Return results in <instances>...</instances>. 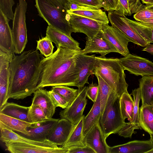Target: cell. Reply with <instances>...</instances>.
Listing matches in <instances>:
<instances>
[{"label": "cell", "mask_w": 153, "mask_h": 153, "mask_svg": "<svg viewBox=\"0 0 153 153\" xmlns=\"http://www.w3.org/2000/svg\"><path fill=\"white\" fill-rule=\"evenodd\" d=\"M43 57L37 49L14 56L10 65L8 99H23L37 90Z\"/></svg>", "instance_id": "cell-1"}, {"label": "cell", "mask_w": 153, "mask_h": 153, "mask_svg": "<svg viewBox=\"0 0 153 153\" xmlns=\"http://www.w3.org/2000/svg\"><path fill=\"white\" fill-rule=\"evenodd\" d=\"M81 51L60 47L50 56L43 57L37 89L58 85L77 87L78 71L76 61Z\"/></svg>", "instance_id": "cell-2"}, {"label": "cell", "mask_w": 153, "mask_h": 153, "mask_svg": "<svg viewBox=\"0 0 153 153\" xmlns=\"http://www.w3.org/2000/svg\"><path fill=\"white\" fill-rule=\"evenodd\" d=\"M95 58L92 74L100 76L120 97L124 93L128 92V85L119 59L101 56H95Z\"/></svg>", "instance_id": "cell-3"}, {"label": "cell", "mask_w": 153, "mask_h": 153, "mask_svg": "<svg viewBox=\"0 0 153 153\" xmlns=\"http://www.w3.org/2000/svg\"><path fill=\"white\" fill-rule=\"evenodd\" d=\"M99 123L105 137L118 133L126 123L123 117L120 106V97L114 91L109 96Z\"/></svg>", "instance_id": "cell-4"}, {"label": "cell", "mask_w": 153, "mask_h": 153, "mask_svg": "<svg viewBox=\"0 0 153 153\" xmlns=\"http://www.w3.org/2000/svg\"><path fill=\"white\" fill-rule=\"evenodd\" d=\"M35 6L39 15L50 26L71 36L70 14L65 9L57 7L47 0H35Z\"/></svg>", "instance_id": "cell-5"}, {"label": "cell", "mask_w": 153, "mask_h": 153, "mask_svg": "<svg viewBox=\"0 0 153 153\" xmlns=\"http://www.w3.org/2000/svg\"><path fill=\"white\" fill-rule=\"evenodd\" d=\"M27 8L26 0H19L14 13L12 30L16 54H20L23 52L27 42L26 23Z\"/></svg>", "instance_id": "cell-6"}, {"label": "cell", "mask_w": 153, "mask_h": 153, "mask_svg": "<svg viewBox=\"0 0 153 153\" xmlns=\"http://www.w3.org/2000/svg\"><path fill=\"white\" fill-rule=\"evenodd\" d=\"M123 69L136 76H153V62L129 53L119 59Z\"/></svg>", "instance_id": "cell-7"}, {"label": "cell", "mask_w": 153, "mask_h": 153, "mask_svg": "<svg viewBox=\"0 0 153 153\" xmlns=\"http://www.w3.org/2000/svg\"><path fill=\"white\" fill-rule=\"evenodd\" d=\"M88 86L78 89L77 95L72 102L59 112L61 118L65 119L74 125L77 124L83 117V112L87 104L86 93Z\"/></svg>", "instance_id": "cell-8"}, {"label": "cell", "mask_w": 153, "mask_h": 153, "mask_svg": "<svg viewBox=\"0 0 153 153\" xmlns=\"http://www.w3.org/2000/svg\"><path fill=\"white\" fill-rule=\"evenodd\" d=\"M70 14V23L72 32L83 33L89 38L97 35L105 25L81 16Z\"/></svg>", "instance_id": "cell-9"}, {"label": "cell", "mask_w": 153, "mask_h": 153, "mask_svg": "<svg viewBox=\"0 0 153 153\" xmlns=\"http://www.w3.org/2000/svg\"><path fill=\"white\" fill-rule=\"evenodd\" d=\"M124 15L115 11L108 12V17L111 26L120 30L130 41L142 47L149 44L136 32L124 18Z\"/></svg>", "instance_id": "cell-10"}, {"label": "cell", "mask_w": 153, "mask_h": 153, "mask_svg": "<svg viewBox=\"0 0 153 153\" xmlns=\"http://www.w3.org/2000/svg\"><path fill=\"white\" fill-rule=\"evenodd\" d=\"M13 57L0 51V109L7 102L10 62Z\"/></svg>", "instance_id": "cell-11"}, {"label": "cell", "mask_w": 153, "mask_h": 153, "mask_svg": "<svg viewBox=\"0 0 153 153\" xmlns=\"http://www.w3.org/2000/svg\"><path fill=\"white\" fill-rule=\"evenodd\" d=\"M100 33L114 45L122 55L124 57L130 53L128 47L130 41L119 30L108 25H104Z\"/></svg>", "instance_id": "cell-12"}, {"label": "cell", "mask_w": 153, "mask_h": 153, "mask_svg": "<svg viewBox=\"0 0 153 153\" xmlns=\"http://www.w3.org/2000/svg\"><path fill=\"white\" fill-rule=\"evenodd\" d=\"M7 150L11 153H67L69 149L53 148L19 142L5 143Z\"/></svg>", "instance_id": "cell-13"}, {"label": "cell", "mask_w": 153, "mask_h": 153, "mask_svg": "<svg viewBox=\"0 0 153 153\" xmlns=\"http://www.w3.org/2000/svg\"><path fill=\"white\" fill-rule=\"evenodd\" d=\"M100 32L93 38L86 37V45L84 49L81 50V53H95L100 54L102 56H105L111 52L118 53L114 45L102 36Z\"/></svg>", "instance_id": "cell-14"}, {"label": "cell", "mask_w": 153, "mask_h": 153, "mask_svg": "<svg viewBox=\"0 0 153 153\" xmlns=\"http://www.w3.org/2000/svg\"><path fill=\"white\" fill-rule=\"evenodd\" d=\"M95 55H91L81 53L78 55L76 65L78 71L77 87L79 89L83 88L86 83L89 84L88 78L94 68L96 61Z\"/></svg>", "instance_id": "cell-15"}, {"label": "cell", "mask_w": 153, "mask_h": 153, "mask_svg": "<svg viewBox=\"0 0 153 153\" xmlns=\"http://www.w3.org/2000/svg\"><path fill=\"white\" fill-rule=\"evenodd\" d=\"M99 122L93 126L84 137L85 145L91 147L96 153H108L110 146Z\"/></svg>", "instance_id": "cell-16"}, {"label": "cell", "mask_w": 153, "mask_h": 153, "mask_svg": "<svg viewBox=\"0 0 153 153\" xmlns=\"http://www.w3.org/2000/svg\"><path fill=\"white\" fill-rule=\"evenodd\" d=\"M10 20L0 10V51L13 58L14 46L12 30L9 24Z\"/></svg>", "instance_id": "cell-17"}, {"label": "cell", "mask_w": 153, "mask_h": 153, "mask_svg": "<svg viewBox=\"0 0 153 153\" xmlns=\"http://www.w3.org/2000/svg\"><path fill=\"white\" fill-rule=\"evenodd\" d=\"M131 95L133 97L134 108L133 118L131 121L126 123L118 132V134L125 138H131L133 134L137 132L135 129H141L139 125V103L141 99L139 88L132 90Z\"/></svg>", "instance_id": "cell-18"}, {"label": "cell", "mask_w": 153, "mask_h": 153, "mask_svg": "<svg viewBox=\"0 0 153 153\" xmlns=\"http://www.w3.org/2000/svg\"><path fill=\"white\" fill-rule=\"evenodd\" d=\"M0 131V140L5 143L19 142L53 148L58 147L48 140L39 141L22 136L7 128L1 123Z\"/></svg>", "instance_id": "cell-19"}, {"label": "cell", "mask_w": 153, "mask_h": 153, "mask_svg": "<svg viewBox=\"0 0 153 153\" xmlns=\"http://www.w3.org/2000/svg\"><path fill=\"white\" fill-rule=\"evenodd\" d=\"M46 36L55 44L57 48L62 47L72 50L81 51L79 43L71 36L50 26L47 27Z\"/></svg>", "instance_id": "cell-20"}, {"label": "cell", "mask_w": 153, "mask_h": 153, "mask_svg": "<svg viewBox=\"0 0 153 153\" xmlns=\"http://www.w3.org/2000/svg\"><path fill=\"white\" fill-rule=\"evenodd\" d=\"M153 148V145L150 140H134L110 147L108 153H147Z\"/></svg>", "instance_id": "cell-21"}, {"label": "cell", "mask_w": 153, "mask_h": 153, "mask_svg": "<svg viewBox=\"0 0 153 153\" xmlns=\"http://www.w3.org/2000/svg\"><path fill=\"white\" fill-rule=\"evenodd\" d=\"M74 126L65 119H59L48 140L57 146H62L68 140Z\"/></svg>", "instance_id": "cell-22"}, {"label": "cell", "mask_w": 153, "mask_h": 153, "mask_svg": "<svg viewBox=\"0 0 153 153\" xmlns=\"http://www.w3.org/2000/svg\"><path fill=\"white\" fill-rule=\"evenodd\" d=\"M32 105L39 106L43 111L47 117L52 118L56 107L50 96L48 91L38 88L33 93Z\"/></svg>", "instance_id": "cell-23"}, {"label": "cell", "mask_w": 153, "mask_h": 153, "mask_svg": "<svg viewBox=\"0 0 153 153\" xmlns=\"http://www.w3.org/2000/svg\"><path fill=\"white\" fill-rule=\"evenodd\" d=\"M59 119L52 118L50 120L28 127V130L30 136L28 138L39 141L48 140Z\"/></svg>", "instance_id": "cell-24"}, {"label": "cell", "mask_w": 153, "mask_h": 153, "mask_svg": "<svg viewBox=\"0 0 153 153\" xmlns=\"http://www.w3.org/2000/svg\"><path fill=\"white\" fill-rule=\"evenodd\" d=\"M0 123L13 131L30 136L28 128L38 123H31L0 113Z\"/></svg>", "instance_id": "cell-25"}, {"label": "cell", "mask_w": 153, "mask_h": 153, "mask_svg": "<svg viewBox=\"0 0 153 153\" xmlns=\"http://www.w3.org/2000/svg\"><path fill=\"white\" fill-rule=\"evenodd\" d=\"M84 117V115L79 122L74 125L68 140L62 146V147L69 149L85 146L84 141V136L83 133Z\"/></svg>", "instance_id": "cell-26"}, {"label": "cell", "mask_w": 153, "mask_h": 153, "mask_svg": "<svg viewBox=\"0 0 153 153\" xmlns=\"http://www.w3.org/2000/svg\"><path fill=\"white\" fill-rule=\"evenodd\" d=\"M142 105H153V76H143L139 80Z\"/></svg>", "instance_id": "cell-27"}, {"label": "cell", "mask_w": 153, "mask_h": 153, "mask_svg": "<svg viewBox=\"0 0 153 153\" xmlns=\"http://www.w3.org/2000/svg\"><path fill=\"white\" fill-rule=\"evenodd\" d=\"M101 114V104L98 93L97 99L91 109L84 119L83 133L84 137L91 128L99 122Z\"/></svg>", "instance_id": "cell-28"}, {"label": "cell", "mask_w": 153, "mask_h": 153, "mask_svg": "<svg viewBox=\"0 0 153 153\" xmlns=\"http://www.w3.org/2000/svg\"><path fill=\"white\" fill-rule=\"evenodd\" d=\"M29 109V107L21 105L13 102H7L0 109V113L28 122Z\"/></svg>", "instance_id": "cell-29"}, {"label": "cell", "mask_w": 153, "mask_h": 153, "mask_svg": "<svg viewBox=\"0 0 153 153\" xmlns=\"http://www.w3.org/2000/svg\"><path fill=\"white\" fill-rule=\"evenodd\" d=\"M139 125L150 136L153 135V105H142L139 108Z\"/></svg>", "instance_id": "cell-30"}, {"label": "cell", "mask_w": 153, "mask_h": 153, "mask_svg": "<svg viewBox=\"0 0 153 153\" xmlns=\"http://www.w3.org/2000/svg\"><path fill=\"white\" fill-rule=\"evenodd\" d=\"M120 106L123 119L127 118L131 121L133 115L134 101L128 92L124 93L120 97Z\"/></svg>", "instance_id": "cell-31"}, {"label": "cell", "mask_w": 153, "mask_h": 153, "mask_svg": "<svg viewBox=\"0 0 153 153\" xmlns=\"http://www.w3.org/2000/svg\"><path fill=\"white\" fill-rule=\"evenodd\" d=\"M124 18L134 30L147 43H153V29L143 25L141 22L129 19L125 16Z\"/></svg>", "instance_id": "cell-32"}, {"label": "cell", "mask_w": 153, "mask_h": 153, "mask_svg": "<svg viewBox=\"0 0 153 153\" xmlns=\"http://www.w3.org/2000/svg\"><path fill=\"white\" fill-rule=\"evenodd\" d=\"M67 12L69 14L83 16L104 24L108 25L109 22L106 13L100 9L92 11H74Z\"/></svg>", "instance_id": "cell-33"}, {"label": "cell", "mask_w": 153, "mask_h": 153, "mask_svg": "<svg viewBox=\"0 0 153 153\" xmlns=\"http://www.w3.org/2000/svg\"><path fill=\"white\" fill-rule=\"evenodd\" d=\"M95 75L98 79V93L100 96L102 114L104 109L109 96L114 91L100 76L98 74H95Z\"/></svg>", "instance_id": "cell-34"}, {"label": "cell", "mask_w": 153, "mask_h": 153, "mask_svg": "<svg viewBox=\"0 0 153 153\" xmlns=\"http://www.w3.org/2000/svg\"><path fill=\"white\" fill-rule=\"evenodd\" d=\"M51 118H47L43 111L39 106L31 104L29 106L28 114V122L40 123L50 120Z\"/></svg>", "instance_id": "cell-35"}, {"label": "cell", "mask_w": 153, "mask_h": 153, "mask_svg": "<svg viewBox=\"0 0 153 153\" xmlns=\"http://www.w3.org/2000/svg\"><path fill=\"white\" fill-rule=\"evenodd\" d=\"M52 90L63 97L67 101L68 105L74 101L78 93V89L64 85L53 86Z\"/></svg>", "instance_id": "cell-36"}, {"label": "cell", "mask_w": 153, "mask_h": 153, "mask_svg": "<svg viewBox=\"0 0 153 153\" xmlns=\"http://www.w3.org/2000/svg\"><path fill=\"white\" fill-rule=\"evenodd\" d=\"M36 49L45 57L51 56L53 53L54 46L52 42L46 36L42 37L37 41Z\"/></svg>", "instance_id": "cell-37"}, {"label": "cell", "mask_w": 153, "mask_h": 153, "mask_svg": "<svg viewBox=\"0 0 153 153\" xmlns=\"http://www.w3.org/2000/svg\"><path fill=\"white\" fill-rule=\"evenodd\" d=\"M14 4V0H0V10L10 20L14 18L12 7Z\"/></svg>", "instance_id": "cell-38"}, {"label": "cell", "mask_w": 153, "mask_h": 153, "mask_svg": "<svg viewBox=\"0 0 153 153\" xmlns=\"http://www.w3.org/2000/svg\"><path fill=\"white\" fill-rule=\"evenodd\" d=\"M133 17L137 21L143 22L153 18V11L143 8L136 13Z\"/></svg>", "instance_id": "cell-39"}, {"label": "cell", "mask_w": 153, "mask_h": 153, "mask_svg": "<svg viewBox=\"0 0 153 153\" xmlns=\"http://www.w3.org/2000/svg\"><path fill=\"white\" fill-rule=\"evenodd\" d=\"M48 92L56 107H59L65 109L68 106V102L61 95L52 90L48 91Z\"/></svg>", "instance_id": "cell-40"}, {"label": "cell", "mask_w": 153, "mask_h": 153, "mask_svg": "<svg viewBox=\"0 0 153 153\" xmlns=\"http://www.w3.org/2000/svg\"><path fill=\"white\" fill-rule=\"evenodd\" d=\"M69 9L67 11H92L98 10L100 8L92 6L79 4L68 1Z\"/></svg>", "instance_id": "cell-41"}, {"label": "cell", "mask_w": 153, "mask_h": 153, "mask_svg": "<svg viewBox=\"0 0 153 153\" xmlns=\"http://www.w3.org/2000/svg\"><path fill=\"white\" fill-rule=\"evenodd\" d=\"M115 11L118 14L125 16H130L131 14L128 0H118V4Z\"/></svg>", "instance_id": "cell-42"}, {"label": "cell", "mask_w": 153, "mask_h": 153, "mask_svg": "<svg viewBox=\"0 0 153 153\" xmlns=\"http://www.w3.org/2000/svg\"><path fill=\"white\" fill-rule=\"evenodd\" d=\"M99 91V85L96 83L89 84L87 91V97L94 102L97 98Z\"/></svg>", "instance_id": "cell-43"}, {"label": "cell", "mask_w": 153, "mask_h": 153, "mask_svg": "<svg viewBox=\"0 0 153 153\" xmlns=\"http://www.w3.org/2000/svg\"><path fill=\"white\" fill-rule=\"evenodd\" d=\"M68 2L96 7L100 8L103 7L101 0H68Z\"/></svg>", "instance_id": "cell-44"}, {"label": "cell", "mask_w": 153, "mask_h": 153, "mask_svg": "<svg viewBox=\"0 0 153 153\" xmlns=\"http://www.w3.org/2000/svg\"><path fill=\"white\" fill-rule=\"evenodd\" d=\"M103 8L108 12L116 11L118 4V0H101Z\"/></svg>", "instance_id": "cell-45"}, {"label": "cell", "mask_w": 153, "mask_h": 153, "mask_svg": "<svg viewBox=\"0 0 153 153\" xmlns=\"http://www.w3.org/2000/svg\"><path fill=\"white\" fill-rule=\"evenodd\" d=\"M131 15L136 13L143 9L145 6L141 3L140 0H128Z\"/></svg>", "instance_id": "cell-46"}, {"label": "cell", "mask_w": 153, "mask_h": 153, "mask_svg": "<svg viewBox=\"0 0 153 153\" xmlns=\"http://www.w3.org/2000/svg\"><path fill=\"white\" fill-rule=\"evenodd\" d=\"M67 153H96L90 146L86 145L83 147H78L69 149Z\"/></svg>", "instance_id": "cell-47"}, {"label": "cell", "mask_w": 153, "mask_h": 153, "mask_svg": "<svg viewBox=\"0 0 153 153\" xmlns=\"http://www.w3.org/2000/svg\"><path fill=\"white\" fill-rule=\"evenodd\" d=\"M55 7L68 10L69 5L68 0H47Z\"/></svg>", "instance_id": "cell-48"}, {"label": "cell", "mask_w": 153, "mask_h": 153, "mask_svg": "<svg viewBox=\"0 0 153 153\" xmlns=\"http://www.w3.org/2000/svg\"><path fill=\"white\" fill-rule=\"evenodd\" d=\"M142 50L153 55V44H149L148 45Z\"/></svg>", "instance_id": "cell-49"}, {"label": "cell", "mask_w": 153, "mask_h": 153, "mask_svg": "<svg viewBox=\"0 0 153 153\" xmlns=\"http://www.w3.org/2000/svg\"><path fill=\"white\" fill-rule=\"evenodd\" d=\"M141 23L143 25L153 29V18L141 22Z\"/></svg>", "instance_id": "cell-50"}, {"label": "cell", "mask_w": 153, "mask_h": 153, "mask_svg": "<svg viewBox=\"0 0 153 153\" xmlns=\"http://www.w3.org/2000/svg\"><path fill=\"white\" fill-rule=\"evenodd\" d=\"M143 3L145 4L146 6H151L153 5V0H140Z\"/></svg>", "instance_id": "cell-51"}, {"label": "cell", "mask_w": 153, "mask_h": 153, "mask_svg": "<svg viewBox=\"0 0 153 153\" xmlns=\"http://www.w3.org/2000/svg\"><path fill=\"white\" fill-rule=\"evenodd\" d=\"M143 8L149 9L150 10L153 11V5L151 6H147L146 5H145L144 6Z\"/></svg>", "instance_id": "cell-52"}, {"label": "cell", "mask_w": 153, "mask_h": 153, "mask_svg": "<svg viewBox=\"0 0 153 153\" xmlns=\"http://www.w3.org/2000/svg\"><path fill=\"white\" fill-rule=\"evenodd\" d=\"M150 139L149 140L151 141V142L152 144V145H153V135H152L151 136H150Z\"/></svg>", "instance_id": "cell-53"}, {"label": "cell", "mask_w": 153, "mask_h": 153, "mask_svg": "<svg viewBox=\"0 0 153 153\" xmlns=\"http://www.w3.org/2000/svg\"><path fill=\"white\" fill-rule=\"evenodd\" d=\"M147 153H153V148L149 151Z\"/></svg>", "instance_id": "cell-54"}]
</instances>
